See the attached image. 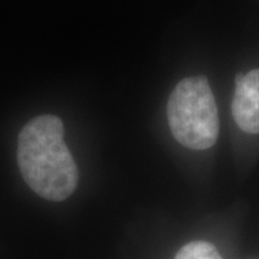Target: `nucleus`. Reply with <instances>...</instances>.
I'll list each match as a JSON object with an SVG mask.
<instances>
[{"mask_svg":"<svg viewBox=\"0 0 259 259\" xmlns=\"http://www.w3.org/2000/svg\"><path fill=\"white\" fill-rule=\"evenodd\" d=\"M175 259H222V256L212 243L194 241L179 250Z\"/></svg>","mask_w":259,"mask_h":259,"instance_id":"4","label":"nucleus"},{"mask_svg":"<svg viewBox=\"0 0 259 259\" xmlns=\"http://www.w3.org/2000/svg\"><path fill=\"white\" fill-rule=\"evenodd\" d=\"M167 117L175 139L185 147L206 150L218 140V107L204 76L185 78L177 83L168 98Z\"/></svg>","mask_w":259,"mask_h":259,"instance_id":"2","label":"nucleus"},{"mask_svg":"<svg viewBox=\"0 0 259 259\" xmlns=\"http://www.w3.org/2000/svg\"><path fill=\"white\" fill-rule=\"evenodd\" d=\"M18 163L29 187L48 200H65L78 185V167L56 115H39L19 133Z\"/></svg>","mask_w":259,"mask_h":259,"instance_id":"1","label":"nucleus"},{"mask_svg":"<svg viewBox=\"0 0 259 259\" xmlns=\"http://www.w3.org/2000/svg\"><path fill=\"white\" fill-rule=\"evenodd\" d=\"M232 114L245 133H259V69L236 78Z\"/></svg>","mask_w":259,"mask_h":259,"instance_id":"3","label":"nucleus"}]
</instances>
